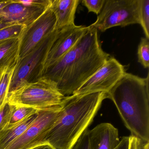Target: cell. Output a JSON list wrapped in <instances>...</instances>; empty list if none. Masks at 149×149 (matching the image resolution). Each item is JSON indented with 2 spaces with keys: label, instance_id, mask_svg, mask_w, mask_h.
Instances as JSON below:
<instances>
[{
  "label": "cell",
  "instance_id": "cell-1",
  "mask_svg": "<svg viewBox=\"0 0 149 149\" xmlns=\"http://www.w3.org/2000/svg\"><path fill=\"white\" fill-rule=\"evenodd\" d=\"M110 57L103 50L97 30L91 25L74 47L43 71L64 97L72 95Z\"/></svg>",
  "mask_w": 149,
  "mask_h": 149
},
{
  "label": "cell",
  "instance_id": "cell-2",
  "mask_svg": "<svg viewBox=\"0 0 149 149\" xmlns=\"http://www.w3.org/2000/svg\"><path fill=\"white\" fill-rule=\"evenodd\" d=\"M107 93L95 92L65 97L62 112L48 132L46 143L56 149H71L92 123Z\"/></svg>",
  "mask_w": 149,
  "mask_h": 149
},
{
  "label": "cell",
  "instance_id": "cell-3",
  "mask_svg": "<svg viewBox=\"0 0 149 149\" xmlns=\"http://www.w3.org/2000/svg\"><path fill=\"white\" fill-rule=\"evenodd\" d=\"M149 74L146 78L125 72L107 93L132 136L149 142Z\"/></svg>",
  "mask_w": 149,
  "mask_h": 149
},
{
  "label": "cell",
  "instance_id": "cell-4",
  "mask_svg": "<svg viewBox=\"0 0 149 149\" xmlns=\"http://www.w3.org/2000/svg\"><path fill=\"white\" fill-rule=\"evenodd\" d=\"M58 32L59 30L56 29L30 53L18 60L10 83L8 96L24 85L35 82L42 77L47 56Z\"/></svg>",
  "mask_w": 149,
  "mask_h": 149
},
{
  "label": "cell",
  "instance_id": "cell-5",
  "mask_svg": "<svg viewBox=\"0 0 149 149\" xmlns=\"http://www.w3.org/2000/svg\"><path fill=\"white\" fill-rule=\"evenodd\" d=\"M65 97L58 91L54 83L42 77L9 94L7 102L12 105L40 110L60 105Z\"/></svg>",
  "mask_w": 149,
  "mask_h": 149
},
{
  "label": "cell",
  "instance_id": "cell-6",
  "mask_svg": "<svg viewBox=\"0 0 149 149\" xmlns=\"http://www.w3.org/2000/svg\"><path fill=\"white\" fill-rule=\"evenodd\" d=\"M139 24V0H105L95 22L91 26L104 32L113 27Z\"/></svg>",
  "mask_w": 149,
  "mask_h": 149
},
{
  "label": "cell",
  "instance_id": "cell-7",
  "mask_svg": "<svg viewBox=\"0 0 149 149\" xmlns=\"http://www.w3.org/2000/svg\"><path fill=\"white\" fill-rule=\"evenodd\" d=\"M62 112L61 104L39 110L38 116L34 122L6 149H29L46 143L47 134Z\"/></svg>",
  "mask_w": 149,
  "mask_h": 149
},
{
  "label": "cell",
  "instance_id": "cell-8",
  "mask_svg": "<svg viewBox=\"0 0 149 149\" xmlns=\"http://www.w3.org/2000/svg\"><path fill=\"white\" fill-rule=\"evenodd\" d=\"M125 73L124 66L114 57H109L73 95L108 93Z\"/></svg>",
  "mask_w": 149,
  "mask_h": 149
},
{
  "label": "cell",
  "instance_id": "cell-9",
  "mask_svg": "<svg viewBox=\"0 0 149 149\" xmlns=\"http://www.w3.org/2000/svg\"><path fill=\"white\" fill-rule=\"evenodd\" d=\"M50 6L37 19L24 29L19 38V59L30 53L42 41L56 30V18Z\"/></svg>",
  "mask_w": 149,
  "mask_h": 149
},
{
  "label": "cell",
  "instance_id": "cell-10",
  "mask_svg": "<svg viewBox=\"0 0 149 149\" xmlns=\"http://www.w3.org/2000/svg\"><path fill=\"white\" fill-rule=\"evenodd\" d=\"M52 0L14 1L0 10V16L8 23L28 26L50 6Z\"/></svg>",
  "mask_w": 149,
  "mask_h": 149
},
{
  "label": "cell",
  "instance_id": "cell-11",
  "mask_svg": "<svg viewBox=\"0 0 149 149\" xmlns=\"http://www.w3.org/2000/svg\"><path fill=\"white\" fill-rule=\"evenodd\" d=\"M88 28V26L74 25L58 29V34L47 56L43 71L68 53Z\"/></svg>",
  "mask_w": 149,
  "mask_h": 149
},
{
  "label": "cell",
  "instance_id": "cell-12",
  "mask_svg": "<svg viewBox=\"0 0 149 149\" xmlns=\"http://www.w3.org/2000/svg\"><path fill=\"white\" fill-rule=\"evenodd\" d=\"M90 149H115L119 144L118 129L111 124L102 123L87 131Z\"/></svg>",
  "mask_w": 149,
  "mask_h": 149
},
{
  "label": "cell",
  "instance_id": "cell-13",
  "mask_svg": "<svg viewBox=\"0 0 149 149\" xmlns=\"http://www.w3.org/2000/svg\"><path fill=\"white\" fill-rule=\"evenodd\" d=\"M79 0H52L50 8L56 18V29L74 25L75 15Z\"/></svg>",
  "mask_w": 149,
  "mask_h": 149
},
{
  "label": "cell",
  "instance_id": "cell-14",
  "mask_svg": "<svg viewBox=\"0 0 149 149\" xmlns=\"http://www.w3.org/2000/svg\"><path fill=\"white\" fill-rule=\"evenodd\" d=\"M38 115V111L19 123L6 126L1 131L0 149H6L32 125L37 118Z\"/></svg>",
  "mask_w": 149,
  "mask_h": 149
},
{
  "label": "cell",
  "instance_id": "cell-15",
  "mask_svg": "<svg viewBox=\"0 0 149 149\" xmlns=\"http://www.w3.org/2000/svg\"><path fill=\"white\" fill-rule=\"evenodd\" d=\"M19 50V38L0 41V69L16 65Z\"/></svg>",
  "mask_w": 149,
  "mask_h": 149
},
{
  "label": "cell",
  "instance_id": "cell-16",
  "mask_svg": "<svg viewBox=\"0 0 149 149\" xmlns=\"http://www.w3.org/2000/svg\"><path fill=\"white\" fill-rule=\"evenodd\" d=\"M15 65L4 68L0 75V108L7 102L9 86Z\"/></svg>",
  "mask_w": 149,
  "mask_h": 149
},
{
  "label": "cell",
  "instance_id": "cell-17",
  "mask_svg": "<svg viewBox=\"0 0 149 149\" xmlns=\"http://www.w3.org/2000/svg\"><path fill=\"white\" fill-rule=\"evenodd\" d=\"M38 110L37 109L27 106L12 105L10 120L6 126L13 125L24 120L29 116L36 113Z\"/></svg>",
  "mask_w": 149,
  "mask_h": 149
},
{
  "label": "cell",
  "instance_id": "cell-18",
  "mask_svg": "<svg viewBox=\"0 0 149 149\" xmlns=\"http://www.w3.org/2000/svg\"><path fill=\"white\" fill-rule=\"evenodd\" d=\"M139 24L149 40V0H139Z\"/></svg>",
  "mask_w": 149,
  "mask_h": 149
},
{
  "label": "cell",
  "instance_id": "cell-19",
  "mask_svg": "<svg viewBox=\"0 0 149 149\" xmlns=\"http://www.w3.org/2000/svg\"><path fill=\"white\" fill-rule=\"evenodd\" d=\"M87 131V130L84 131L71 149H90ZM130 142V136L123 137L120 140V143L115 149H129Z\"/></svg>",
  "mask_w": 149,
  "mask_h": 149
},
{
  "label": "cell",
  "instance_id": "cell-20",
  "mask_svg": "<svg viewBox=\"0 0 149 149\" xmlns=\"http://www.w3.org/2000/svg\"><path fill=\"white\" fill-rule=\"evenodd\" d=\"M26 26L15 24L0 29V41L9 39L20 38Z\"/></svg>",
  "mask_w": 149,
  "mask_h": 149
},
{
  "label": "cell",
  "instance_id": "cell-21",
  "mask_svg": "<svg viewBox=\"0 0 149 149\" xmlns=\"http://www.w3.org/2000/svg\"><path fill=\"white\" fill-rule=\"evenodd\" d=\"M149 40L146 37L141 38L138 48V62L144 68H147L149 67Z\"/></svg>",
  "mask_w": 149,
  "mask_h": 149
},
{
  "label": "cell",
  "instance_id": "cell-22",
  "mask_svg": "<svg viewBox=\"0 0 149 149\" xmlns=\"http://www.w3.org/2000/svg\"><path fill=\"white\" fill-rule=\"evenodd\" d=\"M12 110V105L7 102L0 108V131L9 123Z\"/></svg>",
  "mask_w": 149,
  "mask_h": 149
},
{
  "label": "cell",
  "instance_id": "cell-23",
  "mask_svg": "<svg viewBox=\"0 0 149 149\" xmlns=\"http://www.w3.org/2000/svg\"><path fill=\"white\" fill-rule=\"evenodd\" d=\"M105 0H83V5L88 10V13L93 12L96 14L100 13L104 4Z\"/></svg>",
  "mask_w": 149,
  "mask_h": 149
},
{
  "label": "cell",
  "instance_id": "cell-24",
  "mask_svg": "<svg viewBox=\"0 0 149 149\" xmlns=\"http://www.w3.org/2000/svg\"><path fill=\"white\" fill-rule=\"evenodd\" d=\"M136 149H149V142H144L136 138Z\"/></svg>",
  "mask_w": 149,
  "mask_h": 149
},
{
  "label": "cell",
  "instance_id": "cell-25",
  "mask_svg": "<svg viewBox=\"0 0 149 149\" xmlns=\"http://www.w3.org/2000/svg\"><path fill=\"white\" fill-rule=\"evenodd\" d=\"M29 149H56L47 143L42 144Z\"/></svg>",
  "mask_w": 149,
  "mask_h": 149
},
{
  "label": "cell",
  "instance_id": "cell-26",
  "mask_svg": "<svg viewBox=\"0 0 149 149\" xmlns=\"http://www.w3.org/2000/svg\"><path fill=\"white\" fill-rule=\"evenodd\" d=\"M13 25H15V24L8 23L3 17L0 16V29L10 26Z\"/></svg>",
  "mask_w": 149,
  "mask_h": 149
},
{
  "label": "cell",
  "instance_id": "cell-27",
  "mask_svg": "<svg viewBox=\"0 0 149 149\" xmlns=\"http://www.w3.org/2000/svg\"><path fill=\"white\" fill-rule=\"evenodd\" d=\"M136 137L132 135L130 136L129 149H136Z\"/></svg>",
  "mask_w": 149,
  "mask_h": 149
},
{
  "label": "cell",
  "instance_id": "cell-28",
  "mask_svg": "<svg viewBox=\"0 0 149 149\" xmlns=\"http://www.w3.org/2000/svg\"><path fill=\"white\" fill-rule=\"evenodd\" d=\"M4 68H2L1 69H0V75H1V72H2V70H3V69Z\"/></svg>",
  "mask_w": 149,
  "mask_h": 149
}]
</instances>
